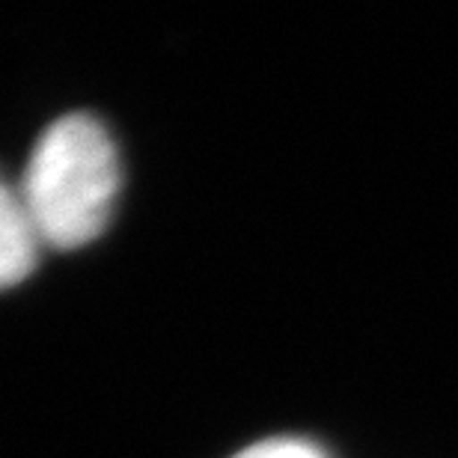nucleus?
<instances>
[{"label": "nucleus", "mask_w": 458, "mask_h": 458, "mask_svg": "<svg viewBox=\"0 0 458 458\" xmlns=\"http://www.w3.org/2000/svg\"><path fill=\"white\" fill-rule=\"evenodd\" d=\"M119 155L107 128L89 114H66L39 137L21 197L42 244L75 250L111 224L119 194Z\"/></svg>", "instance_id": "f257e3e1"}, {"label": "nucleus", "mask_w": 458, "mask_h": 458, "mask_svg": "<svg viewBox=\"0 0 458 458\" xmlns=\"http://www.w3.org/2000/svg\"><path fill=\"white\" fill-rule=\"evenodd\" d=\"M235 458H327V455L316 444L301 441V437H271V441L247 446Z\"/></svg>", "instance_id": "7ed1b4c3"}, {"label": "nucleus", "mask_w": 458, "mask_h": 458, "mask_svg": "<svg viewBox=\"0 0 458 458\" xmlns=\"http://www.w3.org/2000/svg\"><path fill=\"white\" fill-rule=\"evenodd\" d=\"M42 238L24 206L21 191H13L0 179V289L27 280L39 259Z\"/></svg>", "instance_id": "f03ea898"}]
</instances>
